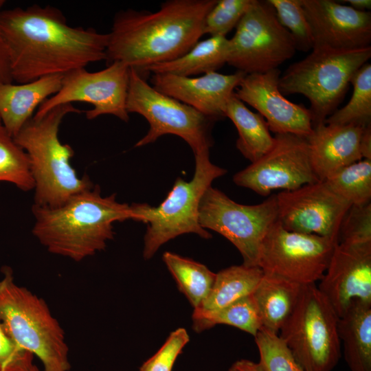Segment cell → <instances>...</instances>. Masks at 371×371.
<instances>
[{
	"label": "cell",
	"instance_id": "cell-7",
	"mask_svg": "<svg viewBox=\"0 0 371 371\" xmlns=\"http://www.w3.org/2000/svg\"><path fill=\"white\" fill-rule=\"evenodd\" d=\"M371 57V47L351 51L312 49L280 76L278 88L284 96L307 98L313 128L324 124L346 93L355 74Z\"/></svg>",
	"mask_w": 371,
	"mask_h": 371
},
{
	"label": "cell",
	"instance_id": "cell-37",
	"mask_svg": "<svg viewBox=\"0 0 371 371\" xmlns=\"http://www.w3.org/2000/svg\"><path fill=\"white\" fill-rule=\"evenodd\" d=\"M34 357L7 334L0 321V371H30Z\"/></svg>",
	"mask_w": 371,
	"mask_h": 371
},
{
	"label": "cell",
	"instance_id": "cell-30",
	"mask_svg": "<svg viewBox=\"0 0 371 371\" xmlns=\"http://www.w3.org/2000/svg\"><path fill=\"white\" fill-rule=\"evenodd\" d=\"M328 186L351 205H363L371 199V160L362 159L324 180Z\"/></svg>",
	"mask_w": 371,
	"mask_h": 371
},
{
	"label": "cell",
	"instance_id": "cell-44",
	"mask_svg": "<svg viewBox=\"0 0 371 371\" xmlns=\"http://www.w3.org/2000/svg\"><path fill=\"white\" fill-rule=\"evenodd\" d=\"M1 125H2V124H1V118H0V126H1Z\"/></svg>",
	"mask_w": 371,
	"mask_h": 371
},
{
	"label": "cell",
	"instance_id": "cell-32",
	"mask_svg": "<svg viewBox=\"0 0 371 371\" xmlns=\"http://www.w3.org/2000/svg\"><path fill=\"white\" fill-rule=\"evenodd\" d=\"M254 338L266 371H304L277 333L262 328Z\"/></svg>",
	"mask_w": 371,
	"mask_h": 371
},
{
	"label": "cell",
	"instance_id": "cell-19",
	"mask_svg": "<svg viewBox=\"0 0 371 371\" xmlns=\"http://www.w3.org/2000/svg\"><path fill=\"white\" fill-rule=\"evenodd\" d=\"M245 75L240 71L232 74L212 71L198 77L152 74L150 83L157 91L216 121L225 117L227 102Z\"/></svg>",
	"mask_w": 371,
	"mask_h": 371
},
{
	"label": "cell",
	"instance_id": "cell-6",
	"mask_svg": "<svg viewBox=\"0 0 371 371\" xmlns=\"http://www.w3.org/2000/svg\"><path fill=\"white\" fill-rule=\"evenodd\" d=\"M209 151L205 150L194 154L193 178L187 181L178 177L158 206L136 203L130 205L131 219L147 224L143 251L144 259H150L162 245L184 234L194 233L205 239L212 237L199 223V205L212 183L225 175L227 170L211 162Z\"/></svg>",
	"mask_w": 371,
	"mask_h": 371
},
{
	"label": "cell",
	"instance_id": "cell-16",
	"mask_svg": "<svg viewBox=\"0 0 371 371\" xmlns=\"http://www.w3.org/2000/svg\"><path fill=\"white\" fill-rule=\"evenodd\" d=\"M312 49L351 51L370 47L371 13L332 0H302Z\"/></svg>",
	"mask_w": 371,
	"mask_h": 371
},
{
	"label": "cell",
	"instance_id": "cell-11",
	"mask_svg": "<svg viewBox=\"0 0 371 371\" xmlns=\"http://www.w3.org/2000/svg\"><path fill=\"white\" fill-rule=\"evenodd\" d=\"M199 220L203 228L230 241L240 253L244 265L257 266L262 240L278 220L276 194L259 204L243 205L211 186L201 200Z\"/></svg>",
	"mask_w": 371,
	"mask_h": 371
},
{
	"label": "cell",
	"instance_id": "cell-27",
	"mask_svg": "<svg viewBox=\"0 0 371 371\" xmlns=\"http://www.w3.org/2000/svg\"><path fill=\"white\" fill-rule=\"evenodd\" d=\"M192 322L193 328L196 332L216 324H226L255 337L262 328L261 315L252 294L214 311L194 308Z\"/></svg>",
	"mask_w": 371,
	"mask_h": 371
},
{
	"label": "cell",
	"instance_id": "cell-1",
	"mask_svg": "<svg viewBox=\"0 0 371 371\" xmlns=\"http://www.w3.org/2000/svg\"><path fill=\"white\" fill-rule=\"evenodd\" d=\"M0 35L17 84L106 60L109 41L108 34L70 26L60 10L37 4L1 10Z\"/></svg>",
	"mask_w": 371,
	"mask_h": 371
},
{
	"label": "cell",
	"instance_id": "cell-36",
	"mask_svg": "<svg viewBox=\"0 0 371 371\" xmlns=\"http://www.w3.org/2000/svg\"><path fill=\"white\" fill-rule=\"evenodd\" d=\"M190 340L186 329L172 332L161 348L144 362L139 371H172L175 362Z\"/></svg>",
	"mask_w": 371,
	"mask_h": 371
},
{
	"label": "cell",
	"instance_id": "cell-25",
	"mask_svg": "<svg viewBox=\"0 0 371 371\" xmlns=\"http://www.w3.org/2000/svg\"><path fill=\"white\" fill-rule=\"evenodd\" d=\"M225 116L230 119L238 131L237 149L251 163L273 147L275 138L271 136L265 118L250 111L234 93L227 102Z\"/></svg>",
	"mask_w": 371,
	"mask_h": 371
},
{
	"label": "cell",
	"instance_id": "cell-18",
	"mask_svg": "<svg viewBox=\"0 0 371 371\" xmlns=\"http://www.w3.org/2000/svg\"><path fill=\"white\" fill-rule=\"evenodd\" d=\"M280 70L246 74L234 93L242 102L258 111L269 131L308 137L313 131L308 109L288 100L278 88Z\"/></svg>",
	"mask_w": 371,
	"mask_h": 371
},
{
	"label": "cell",
	"instance_id": "cell-41",
	"mask_svg": "<svg viewBox=\"0 0 371 371\" xmlns=\"http://www.w3.org/2000/svg\"><path fill=\"white\" fill-rule=\"evenodd\" d=\"M340 2L348 3L349 6L360 12H367L371 9L370 0H344Z\"/></svg>",
	"mask_w": 371,
	"mask_h": 371
},
{
	"label": "cell",
	"instance_id": "cell-38",
	"mask_svg": "<svg viewBox=\"0 0 371 371\" xmlns=\"http://www.w3.org/2000/svg\"><path fill=\"white\" fill-rule=\"evenodd\" d=\"M13 82L8 52L0 35V83Z\"/></svg>",
	"mask_w": 371,
	"mask_h": 371
},
{
	"label": "cell",
	"instance_id": "cell-5",
	"mask_svg": "<svg viewBox=\"0 0 371 371\" xmlns=\"http://www.w3.org/2000/svg\"><path fill=\"white\" fill-rule=\"evenodd\" d=\"M0 321L7 334L43 363L44 371H69L65 334L46 302L18 285L12 269H1Z\"/></svg>",
	"mask_w": 371,
	"mask_h": 371
},
{
	"label": "cell",
	"instance_id": "cell-34",
	"mask_svg": "<svg viewBox=\"0 0 371 371\" xmlns=\"http://www.w3.org/2000/svg\"><path fill=\"white\" fill-rule=\"evenodd\" d=\"M252 0H216L206 14L203 35L225 36L244 15Z\"/></svg>",
	"mask_w": 371,
	"mask_h": 371
},
{
	"label": "cell",
	"instance_id": "cell-26",
	"mask_svg": "<svg viewBox=\"0 0 371 371\" xmlns=\"http://www.w3.org/2000/svg\"><path fill=\"white\" fill-rule=\"evenodd\" d=\"M264 274L258 266L234 265L216 273L212 288L196 308L214 311L251 295Z\"/></svg>",
	"mask_w": 371,
	"mask_h": 371
},
{
	"label": "cell",
	"instance_id": "cell-8",
	"mask_svg": "<svg viewBox=\"0 0 371 371\" xmlns=\"http://www.w3.org/2000/svg\"><path fill=\"white\" fill-rule=\"evenodd\" d=\"M338 321L315 284L302 285L279 336L304 371H332L341 357Z\"/></svg>",
	"mask_w": 371,
	"mask_h": 371
},
{
	"label": "cell",
	"instance_id": "cell-29",
	"mask_svg": "<svg viewBox=\"0 0 371 371\" xmlns=\"http://www.w3.org/2000/svg\"><path fill=\"white\" fill-rule=\"evenodd\" d=\"M352 96L344 107L337 109L324 124L335 125H371V64L366 63L350 80Z\"/></svg>",
	"mask_w": 371,
	"mask_h": 371
},
{
	"label": "cell",
	"instance_id": "cell-20",
	"mask_svg": "<svg viewBox=\"0 0 371 371\" xmlns=\"http://www.w3.org/2000/svg\"><path fill=\"white\" fill-rule=\"evenodd\" d=\"M365 127V126H364ZM363 127L322 124L306 137L311 165L319 181L362 159L361 139Z\"/></svg>",
	"mask_w": 371,
	"mask_h": 371
},
{
	"label": "cell",
	"instance_id": "cell-10",
	"mask_svg": "<svg viewBox=\"0 0 371 371\" xmlns=\"http://www.w3.org/2000/svg\"><path fill=\"white\" fill-rule=\"evenodd\" d=\"M296 50L268 1L252 0L229 39L227 63L246 74L265 73L278 68Z\"/></svg>",
	"mask_w": 371,
	"mask_h": 371
},
{
	"label": "cell",
	"instance_id": "cell-12",
	"mask_svg": "<svg viewBox=\"0 0 371 371\" xmlns=\"http://www.w3.org/2000/svg\"><path fill=\"white\" fill-rule=\"evenodd\" d=\"M332 238L291 232L277 221L264 237L257 266L301 285L315 284L323 277L335 245Z\"/></svg>",
	"mask_w": 371,
	"mask_h": 371
},
{
	"label": "cell",
	"instance_id": "cell-22",
	"mask_svg": "<svg viewBox=\"0 0 371 371\" xmlns=\"http://www.w3.org/2000/svg\"><path fill=\"white\" fill-rule=\"evenodd\" d=\"M338 333L350 371H371V303L354 300L339 317Z\"/></svg>",
	"mask_w": 371,
	"mask_h": 371
},
{
	"label": "cell",
	"instance_id": "cell-42",
	"mask_svg": "<svg viewBox=\"0 0 371 371\" xmlns=\"http://www.w3.org/2000/svg\"><path fill=\"white\" fill-rule=\"evenodd\" d=\"M30 371H41V370L36 365L34 364L32 367L31 368V369L30 370Z\"/></svg>",
	"mask_w": 371,
	"mask_h": 371
},
{
	"label": "cell",
	"instance_id": "cell-35",
	"mask_svg": "<svg viewBox=\"0 0 371 371\" xmlns=\"http://www.w3.org/2000/svg\"><path fill=\"white\" fill-rule=\"evenodd\" d=\"M337 243H371V202L349 207L341 221Z\"/></svg>",
	"mask_w": 371,
	"mask_h": 371
},
{
	"label": "cell",
	"instance_id": "cell-21",
	"mask_svg": "<svg viewBox=\"0 0 371 371\" xmlns=\"http://www.w3.org/2000/svg\"><path fill=\"white\" fill-rule=\"evenodd\" d=\"M63 74L43 76L23 84L0 83L1 124L14 138L36 107L60 90Z\"/></svg>",
	"mask_w": 371,
	"mask_h": 371
},
{
	"label": "cell",
	"instance_id": "cell-13",
	"mask_svg": "<svg viewBox=\"0 0 371 371\" xmlns=\"http://www.w3.org/2000/svg\"><path fill=\"white\" fill-rule=\"evenodd\" d=\"M129 71L126 65L114 62L99 71L89 72L85 67L68 71L63 74L58 92L45 100L34 116H42L59 105L80 102L93 105V109L85 111L88 120L111 115L127 122Z\"/></svg>",
	"mask_w": 371,
	"mask_h": 371
},
{
	"label": "cell",
	"instance_id": "cell-28",
	"mask_svg": "<svg viewBox=\"0 0 371 371\" xmlns=\"http://www.w3.org/2000/svg\"><path fill=\"white\" fill-rule=\"evenodd\" d=\"M163 260L194 309L199 308L208 296L216 273L201 263L168 251Z\"/></svg>",
	"mask_w": 371,
	"mask_h": 371
},
{
	"label": "cell",
	"instance_id": "cell-40",
	"mask_svg": "<svg viewBox=\"0 0 371 371\" xmlns=\"http://www.w3.org/2000/svg\"><path fill=\"white\" fill-rule=\"evenodd\" d=\"M363 159L371 160V125L363 127L361 139Z\"/></svg>",
	"mask_w": 371,
	"mask_h": 371
},
{
	"label": "cell",
	"instance_id": "cell-43",
	"mask_svg": "<svg viewBox=\"0 0 371 371\" xmlns=\"http://www.w3.org/2000/svg\"><path fill=\"white\" fill-rule=\"evenodd\" d=\"M4 4H5V1L0 0V11L2 10V7L3 6Z\"/></svg>",
	"mask_w": 371,
	"mask_h": 371
},
{
	"label": "cell",
	"instance_id": "cell-17",
	"mask_svg": "<svg viewBox=\"0 0 371 371\" xmlns=\"http://www.w3.org/2000/svg\"><path fill=\"white\" fill-rule=\"evenodd\" d=\"M319 290L340 317L352 301L371 303V243H337Z\"/></svg>",
	"mask_w": 371,
	"mask_h": 371
},
{
	"label": "cell",
	"instance_id": "cell-9",
	"mask_svg": "<svg viewBox=\"0 0 371 371\" xmlns=\"http://www.w3.org/2000/svg\"><path fill=\"white\" fill-rule=\"evenodd\" d=\"M126 107L128 114L141 115L150 126L135 147L153 143L167 134L183 139L194 154L210 150L213 144L212 129L215 120L157 91L133 68L129 71Z\"/></svg>",
	"mask_w": 371,
	"mask_h": 371
},
{
	"label": "cell",
	"instance_id": "cell-2",
	"mask_svg": "<svg viewBox=\"0 0 371 371\" xmlns=\"http://www.w3.org/2000/svg\"><path fill=\"white\" fill-rule=\"evenodd\" d=\"M216 2L168 0L154 12H117L108 33L107 65L120 62L142 74L150 65L179 58L203 35L205 16Z\"/></svg>",
	"mask_w": 371,
	"mask_h": 371
},
{
	"label": "cell",
	"instance_id": "cell-31",
	"mask_svg": "<svg viewBox=\"0 0 371 371\" xmlns=\"http://www.w3.org/2000/svg\"><path fill=\"white\" fill-rule=\"evenodd\" d=\"M0 181L11 183L24 192L34 188L27 153L2 125L0 126Z\"/></svg>",
	"mask_w": 371,
	"mask_h": 371
},
{
	"label": "cell",
	"instance_id": "cell-3",
	"mask_svg": "<svg viewBox=\"0 0 371 371\" xmlns=\"http://www.w3.org/2000/svg\"><path fill=\"white\" fill-rule=\"evenodd\" d=\"M32 232L47 250L80 262L103 250L113 238V223L131 219L130 205L113 194L103 196L94 185L55 207L33 204Z\"/></svg>",
	"mask_w": 371,
	"mask_h": 371
},
{
	"label": "cell",
	"instance_id": "cell-24",
	"mask_svg": "<svg viewBox=\"0 0 371 371\" xmlns=\"http://www.w3.org/2000/svg\"><path fill=\"white\" fill-rule=\"evenodd\" d=\"M229 39L225 36H210L197 42L188 52L179 58L150 65L142 72L169 74L192 77L216 71L227 62Z\"/></svg>",
	"mask_w": 371,
	"mask_h": 371
},
{
	"label": "cell",
	"instance_id": "cell-4",
	"mask_svg": "<svg viewBox=\"0 0 371 371\" xmlns=\"http://www.w3.org/2000/svg\"><path fill=\"white\" fill-rule=\"evenodd\" d=\"M81 112L72 104L55 106L42 116H33L14 137L29 157L34 205L58 207L94 186L88 175H78L71 165L74 150L69 144H63L58 136L65 117Z\"/></svg>",
	"mask_w": 371,
	"mask_h": 371
},
{
	"label": "cell",
	"instance_id": "cell-14",
	"mask_svg": "<svg viewBox=\"0 0 371 371\" xmlns=\"http://www.w3.org/2000/svg\"><path fill=\"white\" fill-rule=\"evenodd\" d=\"M274 138L266 154L234 175L236 185L267 196L274 190H292L319 181L306 137L285 133Z\"/></svg>",
	"mask_w": 371,
	"mask_h": 371
},
{
	"label": "cell",
	"instance_id": "cell-33",
	"mask_svg": "<svg viewBox=\"0 0 371 371\" xmlns=\"http://www.w3.org/2000/svg\"><path fill=\"white\" fill-rule=\"evenodd\" d=\"M275 10L280 23L293 36L296 49L308 52L313 49L311 30L302 0H267Z\"/></svg>",
	"mask_w": 371,
	"mask_h": 371
},
{
	"label": "cell",
	"instance_id": "cell-39",
	"mask_svg": "<svg viewBox=\"0 0 371 371\" xmlns=\"http://www.w3.org/2000/svg\"><path fill=\"white\" fill-rule=\"evenodd\" d=\"M229 371H266L261 364L249 359H240L235 361L229 368Z\"/></svg>",
	"mask_w": 371,
	"mask_h": 371
},
{
	"label": "cell",
	"instance_id": "cell-23",
	"mask_svg": "<svg viewBox=\"0 0 371 371\" xmlns=\"http://www.w3.org/2000/svg\"><path fill=\"white\" fill-rule=\"evenodd\" d=\"M302 286L282 277L264 273L252 293L261 315L262 328L278 334L291 315Z\"/></svg>",
	"mask_w": 371,
	"mask_h": 371
},
{
	"label": "cell",
	"instance_id": "cell-15",
	"mask_svg": "<svg viewBox=\"0 0 371 371\" xmlns=\"http://www.w3.org/2000/svg\"><path fill=\"white\" fill-rule=\"evenodd\" d=\"M278 221L286 230L316 234L337 242L341 221L351 206L324 181L276 194Z\"/></svg>",
	"mask_w": 371,
	"mask_h": 371
}]
</instances>
